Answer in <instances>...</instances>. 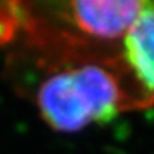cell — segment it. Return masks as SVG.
<instances>
[{"label":"cell","mask_w":154,"mask_h":154,"mask_svg":"<svg viewBox=\"0 0 154 154\" xmlns=\"http://www.w3.org/2000/svg\"><path fill=\"white\" fill-rule=\"evenodd\" d=\"M127 67L115 60L84 57L47 75L36 88V106L52 130L79 132L108 123L124 109L150 106L132 84Z\"/></svg>","instance_id":"obj_1"},{"label":"cell","mask_w":154,"mask_h":154,"mask_svg":"<svg viewBox=\"0 0 154 154\" xmlns=\"http://www.w3.org/2000/svg\"><path fill=\"white\" fill-rule=\"evenodd\" d=\"M142 5L138 0H76L64 5L63 17L84 38L123 41Z\"/></svg>","instance_id":"obj_2"},{"label":"cell","mask_w":154,"mask_h":154,"mask_svg":"<svg viewBox=\"0 0 154 154\" xmlns=\"http://www.w3.org/2000/svg\"><path fill=\"white\" fill-rule=\"evenodd\" d=\"M121 42L124 66L148 105H154V2H144Z\"/></svg>","instance_id":"obj_3"},{"label":"cell","mask_w":154,"mask_h":154,"mask_svg":"<svg viewBox=\"0 0 154 154\" xmlns=\"http://www.w3.org/2000/svg\"><path fill=\"white\" fill-rule=\"evenodd\" d=\"M21 9V3L0 2V47L8 44L24 24L26 14Z\"/></svg>","instance_id":"obj_4"}]
</instances>
